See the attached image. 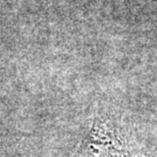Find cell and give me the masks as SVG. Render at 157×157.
Listing matches in <instances>:
<instances>
[{
	"mask_svg": "<svg viewBox=\"0 0 157 157\" xmlns=\"http://www.w3.org/2000/svg\"><path fill=\"white\" fill-rule=\"evenodd\" d=\"M74 157H138L128 148L117 125L104 117H96Z\"/></svg>",
	"mask_w": 157,
	"mask_h": 157,
	"instance_id": "1",
	"label": "cell"
}]
</instances>
